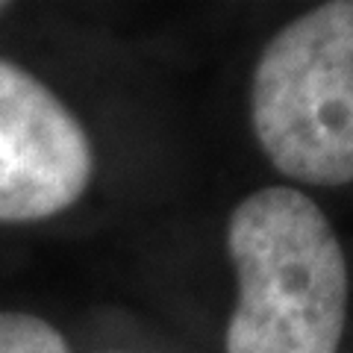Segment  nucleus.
Returning a JSON list of instances; mask_svg holds the SVG:
<instances>
[{
    "label": "nucleus",
    "mask_w": 353,
    "mask_h": 353,
    "mask_svg": "<svg viewBox=\"0 0 353 353\" xmlns=\"http://www.w3.org/2000/svg\"><path fill=\"white\" fill-rule=\"evenodd\" d=\"M0 353H71L53 324L27 312H0Z\"/></svg>",
    "instance_id": "4"
},
{
    "label": "nucleus",
    "mask_w": 353,
    "mask_h": 353,
    "mask_svg": "<svg viewBox=\"0 0 353 353\" xmlns=\"http://www.w3.org/2000/svg\"><path fill=\"white\" fill-rule=\"evenodd\" d=\"M6 9H9V3H0V15H3V12H6Z\"/></svg>",
    "instance_id": "5"
},
{
    "label": "nucleus",
    "mask_w": 353,
    "mask_h": 353,
    "mask_svg": "<svg viewBox=\"0 0 353 353\" xmlns=\"http://www.w3.org/2000/svg\"><path fill=\"white\" fill-rule=\"evenodd\" d=\"M239 301L227 353H339L347 262L330 218L294 185L241 197L227 221Z\"/></svg>",
    "instance_id": "1"
},
{
    "label": "nucleus",
    "mask_w": 353,
    "mask_h": 353,
    "mask_svg": "<svg viewBox=\"0 0 353 353\" xmlns=\"http://www.w3.org/2000/svg\"><path fill=\"white\" fill-rule=\"evenodd\" d=\"M250 127L265 159L294 183H353V0L318 3L265 41Z\"/></svg>",
    "instance_id": "2"
},
{
    "label": "nucleus",
    "mask_w": 353,
    "mask_h": 353,
    "mask_svg": "<svg viewBox=\"0 0 353 353\" xmlns=\"http://www.w3.org/2000/svg\"><path fill=\"white\" fill-rule=\"evenodd\" d=\"M94 174L88 132L27 68L0 59V224L71 209Z\"/></svg>",
    "instance_id": "3"
}]
</instances>
